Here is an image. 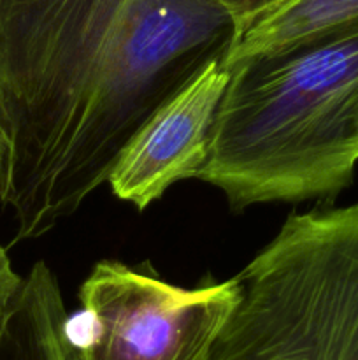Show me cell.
I'll return each instance as SVG.
<instances>
[{"label": "cell", "mask_w": 358, "mask_h": 360, "mask_svg": "<svg viewBox=\"0 0 358 360\" xmlns=\"http://www.w3.org/2000/svg\"><path fill=\"white\" fill-rule=\"evenodd\" d=\"M235 37L218 0H0V204L16 241L72 217L140 127Z\"/></svg>", "instance_id": "cell-1"}, {"label": "cell", "mask_w": 358, "mask_h": 360, "mask_svg": "<svg viewBox=\"0 0 358 360\" xmlns=\"http://www.w3.org/2000/svg\"><path fill=\"white\" fill-rule=\"evenodd\" d=\"M195 179L232 210L333 199L358 164V27L228 67Z\"/></svg>", "instance_id": "cell-2"}, {"label": "cell", "mask_w": 358, "mask_h": 360, "mask_svg": "<svg viewBox=\"0 0 358 360\" xmlns=\"http://www.w3.org/2000/svg\"><path fill=\"white\" fill-rule=\"evenodd\" d=\"M237 278L207 360H358V202L290 214Z\"/></svg>", "instance_id": "cell-3"}, {"label": "cell", "mask_w": 358, "mask_h": 360, "mask_svg": "<svg viewBox=\"0 0 358 360\" xmlns=\"http://www.w3.org/2000/svg\"><path fill=\"white\" fill-rule=\"evenodd\" d=\"M241 297L237 276L195 288L100 260L81 283L70 319L76 360H207Z\"/></svg>", "instance_id": "cell-4"}, {"label": "cell", "mask_w": 358, "mask_h": 360, "mask_svg": "<svg viewBox=\"0 0 358 360\" xmlns=\"http://www.w3.org/2000/svg\"><path fill=\"white\" fill-rule=\"evenodd\" d=\"M228 77L223 58L213 60L140 127L107 179L119 200L142 211L178 181L197 178Z\"/></svg>", "instance_id": "cell-5"}, {"label": "cell", "mask_w": 358, "mask_h": 360, "mask_svg": "<svg viewBox=\"0 0 358 360\" xmlns=\"http://www.w3.org/2000/svg\"><path fill=\"white\" fill-rule=\"evenodd\" d=\"M0 360H76L56 274L39 260L0 319Z\"/></svg>", "instance_id": "cell-6"}, {"label": "cell", "mask_w": 358, "mask_h": 360, "mask_svg": "<svg viewBox=\"0 0 358 360\" xmlns=\"http://www.w3.org/2000/svg\"><path fill=\"white\" fill-rule=\"evenodd\" d=\"M358 27V0H290L235 37L223 63L283 51Z\"/></svg>", "instance_id": "cell-7"}, {"label": "cell", "mask_w": 358, "mask_h": 360, "mask_svg": "<svg viewBox=\"0 0 358 360\" xmlns=\"http://www.w3.org/2000/svg\"><path fill=\"white\" fill-rule=\"evenodd\" d=\"M218 2L234 18L239 35L249 25L258 21L260 18L267 16L274 9L290 2V0H218Z\"/></svg>", "instance_id": "cell-8"}, {"label": "cell", "mask_w": 358, "mask_h": 360, "mask_svg": "<svg viewBox=\"0 0 358 360\" xmlns=\"http://www.w3.org/2000/svg\"><path fill=\"white\" fill-rule=\"evenodd\" d=\"M23 276L13 269L9 255L4 248H0V299L6 302L13 301L14 294L20 288Z\"/></svg>", "instance_id": "cell-9"}, {"label": "cell", "mask_w": 358, "mask_h": 360, "mask_svg": "<svg viewBox=\"0 0 358 360\" xmlns=\"http://www.w3.org/2000/svg\"><path fill=\"white\" fill-rule=\"evenodd\" d=\"M7 155H9V148H7L6 132H4L2 120H0V195H2L4 185H6V174H7Z\"/></svg>", "instance_id": "cell-10"}, {"label": "cell", "mask_w": 358, "mask_h": 360, "mask_svg": "<svg viewBox=\"0 0 358 360\" xmlns=\"http://www.w3.org/2000/svg\"><path fill=\"white\" fill-rule=\"evenodd\" d=\"M9 304H11V302H6V301H2V299H0V319H2V316H4L6 309L9 308Z\"/></svg>", "instance_id": "cell-11"}]
</instances>
